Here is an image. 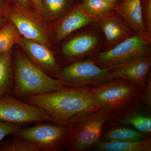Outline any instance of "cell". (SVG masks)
<instances>
[{
  "label": "cell",
  "instance_id": "6da1fadb",
  "mask_svg": "<svg viewBox=\"0 0 151 151\" xmlns=\"http://www.w3.org/2000/svg\"><path fill=\"white\" fill-rule=\"evenodd\" d=\"M90 87H67L22 100L45 111L53 123L68 127L76 116L101 109L92 98Z\"/></svg>",
  "mask_w": 151,
  "mask_h": 151
},
{
  "label": "cell",
  "instance_id": "7a4b0ae2",
  "mask_svg": "<svg viewBox=\"0 0 151 151\" xmlns=\"http://www.w3.org/2000/svg\"><path fill=\"white\" fill-rule=\"evenodd\" d=\"M12 95L18 99H23L68 87L64 81L48 75L20 52H17L12 58Z\"/></svg>",
  "mask_w": 151,
  "mask_h": 151
},
{
  "label": "cell",
  "instance_id": "3957f363",
  "mask_svg": "<svg viewBox=\"0 0 151 151\" xmlns=\"http://www.w3.org/2000/svg\"><path fill=\"white\" fill-rule=\"evenodd\" d=\"M111 114L101 109L80 114L71 119L68 126L63 149L83 151L94 148L101 140L105 124Z\"/></svg>",
  "mask_w": 151,
  "mask_h": 151
},
{
  "label": "cell",
  "instance_id": "277c9868",
  "mask_svg": "<svg viewBox=\"0 0 151 151\" xmlns=\"http://www.w3.org/2000/svg\"><path fill=\"white\" fill-rule=\"evenodd\" d=\"M142 91L129 81L120 78L90 88L92 98L100 109L112 114L139 103Z\"/></svg>",
  "mask_w": 151,
  "mask_h": 151
},
{
  "label": "cell",
  "instance_id": "5b68a950",
  "mask_svg": "<svg viewBox=\"0 0 151 151\" xmlns=\"http://www.w3.org/2000/svg\"><path fill=\"white\" fill-rule=\"evenodd\" d=\"M58 78L68 87L96 86L115 79L110 69L99 66L92 57L70 63L61 68Z\"/></svg>",
  "mask_w": 151,
  "mask_h": 151
},
{
  "label": "cell",
  "instance_id": "8992f818",
  "mask_svg": "<svg viewBox=\"0 0 151 151\" xmlns=\"http://www.w3.org/2000/svg\"><path fill=\"white\" fill-rule=\"evenodd\" d=\"M150 45L151 42L135 34L93 58L99 66L110 69L135 58L151 56Z\"/></svg>",
  "mask_w": 151,
  "mask_h": 151
},
{
  "label": "cell",
  "instance_id": "52a82bcc",
  "mask_svg": "<svg viewBox=\"0 0 151 151\" xmlns=\"http://www.w3.org/2000/svg\"><path fill=\"white\" fill-rule=\"evenodd\" d=\"M68 130L67 126L45 122L34 124L32 127H22L12 136L32 142L42 151H59L63 149Z\"/></svg>",
  "mask_w": 151,
  "mask_h": 151
},
{
  "label": "cell",
  "instance_id": "ba28073f",
  "mask_svg": "<svg viewBox=\"0 0 151 151\" xmlns=\"http://www.w3.org/2000/svg\"><path fill=\"white\" fill-rule=\"evenodd\" d=\"M0 120L22 125L52 122L49 115L43 110L22 101L12 94L0 97Z\"/></svg>",
  "mask_w": 151,
  "mask_h": 151
},
{
  "label": "cell",
  "instance_id": "9c48e42d",
  "mask_svg": "<svg viewBox=\"0 0 151 151\" xmlns=\"http://www.w3.org/2000/svg\"><path fill=\"white\" fill-rule=\"evenodd\" d=\"M30 10L10 3L9 20L16 27L23 37L35 41L45 46L50 45L48 35L38 18L35 17Z\"/></svg>",
  "mask_w": 151,
  "mask_h": 151
},
{
  "label": "cell",
  "instance_id": "30bf717a",
  "mask_svg": "<svg viewBox=\"0 0 151 151\" xmlns=\"http://www.w3.org/2000/svg\"><path fill=\"white\" fill-rule=\"evenodd\" d=\"M101 45V39L97 33L85 31L65 42L62 47L61 52L65 59L71 63L92 57L98 52Z\"/></svg>",
  "mask_w": 151,
  "mask_h": 151
},
{
  "label": "cell",
  "instance_id": "8fae6325",
  "mask_svg": "<svg viewBox=\"0 0 151 151\" xmlns=\"http://www.w3.org/2000/svg\"><path fill=\"white\" fill-rule=\"evenodd\" d=\"M140 102L132 107L111 114L104 129L119 126H132L134 129L150 136L151 133V115L148 107Z\"/></svg>",
  "mask_w": 151,
  "mask_h": 151
},
{
  "label": "cell",
  "instance_id": "7c38bea8",
  "mask_svg": "<svg viewBox=\"0 0 151 151\" xmlns=\"http://www.w3.org/2000/svg\"><path fill=\"white\" fill-rule=\"evenodd\" d=\"M94 24L101 30L105 36L103 50L110 49L136 34L115 10L96 19Z\"/></svg>",
  "mask_w": 151,
  "mask_h": 151
},
{
  "label": "cell",
  "instance_id": "4fadbf2b",
  "mask_svg": "<svg viewBox=\"0 0 151 151\" xmlns=\"http://www.w3.org/2000/svg\"><path fill=\"white\" fill-rule=\"evenodd\" d=\"M151 67V56H142L129 60L110 70L115 79H125L142 90L146 86Z\"/></svg>",
  "mask_w": 151,
  "mask_h": 151
},
{
  "label": "cell",
  "instance_id": "5bb4252c",
  "mask_svg": "<svg viewBox=\"0 0 151 151\" xmlns=\"http://www.w3.org/2000/svg\"><path fill=\"white\" fill-rule=\"evenodd\" d=\"M17 44L21 47L35 64L54 78H58L61 68L55 55L48 47L20 36Z\"/></svg>",
  "mask_w": 151,
  "mask_h": 151
},
{
  "label": "cell",
  "instance_id": "9a60e30c",
  "mask_svg": "<svg viewBox=\"0 0 151 151\" xmlns=\"http://www.w3.org/2000/svg\"><path fill=\"white\" fill-rule=\"evenodd\" d=\"M115 11L136 35L151 42L143 20L141 0H123L116 5Z\"/></svg>",
  "mask_w": 151,
  "mask_h": 151
},
{
  "label": "cell",
  "instance_id": "2e32d148",
  "mask_svg": "<svg viewBox=\"0 0 151 151\" xmlns=\"http://www.w3.org/2000/svg\"><path fill=\"white\" fill-rule=\"evenodd\" d=\"M62 18L54 30L55 39L57 42L76 31L94 24V20L78 5L71 9Z\"/></svg>",
  "mask_w": 151,
  "mask_h": 151
},
{
  "label": "cell",
  "instance_id": "e0dca14e",
  "mask_svg": "<svg viewBox=\"0 0 151 151\" xmlns=\"http://www.w3.org/2000/svg\"><path fill=\"white\" fill-rule=\"evenodd\" d=\"M94 148L100 151H151V138L133 141L100 140Z\"/></svg>",
  "mask_w": 151,
  "mask_h": 151
},
{
  "label": "cell",
  "instance_id": "ac0fdd59",
  "mask_svg": "<svg viewBox=\"0 0 151 151\" xmlns=\"http://www.w3.org/2000/svg\"><path fill=\"white\" fill-rule=\"evenodd\" d=\"M14 75L12 50L0 55V97L12 94Z\"/></svg>",
  "mask_w": 151,
  "mask_h": 151
},
{
  "label": "cell",
  "instance_id": "d6986e66",
  "mask_svg": "<svg viewBox=\"0 0 151 151\" xmlns=\"http://www.w3.org/2000/svg\"><path fill=\"white\" fill-rule=\"evenodd\" d=\"M150 137L134 129L125 126H119L104 129L102 139L103 141H133Z\"/></svg>",
  "mask_w": 151,
  "mask_h": 151
},
{
  "label": "cell",
  "instance_id": "ffe728a7",
  "mask_svg": "<svg viewBox=\"0 0 151 151\" xmlns=\"http://www.w3.org/2000/svg\"><path fill=\"white\" fill-rule=\"evenodd\" d=\"M73 0H41V19H58L67 12Z\"/></svg>",
  "mask_w": 151,
  "mask_h": 151
},
{
  "label": "cell",
  "instance_id": "44dd1931",
  "mask_svg": "<svg viewBox=\"0 0 151 151\" xmlns=\"http://www.w3.org/2000/svg\"><path fill=\"white\" fill-rule=\"evenodd\" d=\"M116 5L104 0H82L78 5L92 18L94 22L98 18L113 12Z\"/></svg>",
  "mask_w": 151,
  "mask_h": 151
},
{
  "label": "cell",
  "instance_id": "7402d4cb",
  "mask_svg": "<svg viewBox=\"0 0 151 151\" xmlns=\"http://www.w3.org/2000/svg\"><path fill=\"white\" fill-rule=\"evenodd\" d=\"M17 29L10 21L0 29V55L12 50L20 37Z\"/></svg>",
  "mask_w": 151,
  "mask_h": 151
},
{
  "label": "cell",
  "instance_id": "603a6c76",
  "mask_svg": "<svg viewBox=\"0 0 151 151\" xmlns=\"http://www.w3.org/2000/svg\"><path fill=\"white\" fill-rule=\"evenodd\" d=\"M0 151H42L37 145L30 141L19 137L13 138L0 142Z\"/></svg>",
  "mask_w": 151,
  "mask_h": 151
},
{
  "label": "cell",
  "instance_id": "cb8c5ba5",
  "mask_svg": "<svg viewBox=\"0 0 151 151\" xmlns=\"http://www.w3.org/2000/svg\"><path fill=\"white\" fill-rule=\"evenodd\" d=\"M25 125L10 124L0 120V142L8 135H12Z\"/></svg>",
  "mask_w": 151,
  "mask_h": 151
},
{
  "label": "cell",
  "instance_id": "d4e9b609",
  "mask_svg": "<svg viewBox=\"0 0 151 151\" xmlns=\"http://www.w3.org/2000/svg\"><path fill=\"white\" fill-rule=\"evenodd\" d=\"M141 4L144 23L151 35V0H141Z\"/></svg>",
  "mask_w": 151,
  "mask_h": 151
},
{
  "label": "cell",
  "instance_id": "484cf974",
  "mask_svg": "<svg viewBox=\"0 0 151 151\" xmlns=\"http://www.w3.org/2000/svg\"><path fill=\"white\" fill-rule=\"evenodd\" d=\"M9 0H0V29L9 21Z\"/></svg>",
  "mask_w": 151,
  "mask_h": 151
},
{
  "label": "cell",
  "instance_id": "4316f807",
  "mask_svg": "<svg viewBox=\"0 0 151 151\" xmlns=\"http://www.w3.org/2000/svg\"><path fill=\"white\" fill-rule=\"evenodd\" d=\"M140 102L146 106L151 107V79L149 74L147 78L146 86L141 93Z\"/></svg>",
  "mask_w": 151,
  "mask_h": 151
},
{
  "label": "cell",
  "instance_id": "83f0119b",
  "mask_svg": "<svg viewBox=\"0 0 151 151\" xmlns=\"http://www.w3.org/2000/svg\"><path fill=\"white\" fill-rule=\"evenodd\" d=\"M9 1L16 5L29 10H30L31 8L33 6L31 0H9Z\"/></svg>",
  "mask_w": 151,
  "mask_h": 151
},
{
  "label": "cell",
  "instance_id": "f1b7e54d",
  "mask_svg": "<svg viewBox=\"0 0 151 151\" xmlns=\"http://www.w3.org/2000/svg\"><path fill=\"white\" fill-rule=\"evenodd\" d=\"M31 1L36 15L39 18L41 19V0H31Z\"/></svg>",
  "mask_w": 151,
  "mask_h": 151
},
{
  "label": "cell",
  "instance_id": "f546056e",
  "mask_svg": "<svg viewBox=\"0 0 151 151\" xmlns=\"http://www.w3.org/2000/svg\"><path fill=\"white\" fill-rule=\"evenodd\" d=\"M105 1L107 2L113 4H117L121 2L123 0H104Z\"/></svg>",
  "mask_w": 151,
  "mask_h": 151
}]
</instances>
